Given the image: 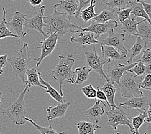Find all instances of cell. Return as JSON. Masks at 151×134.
<instances>
[{"mask_svg":"<svg viewBox=\"0 0 151 134\" xmlns=\"http://www.w3.org/2000/svg\"><path fill=\"white\" fill-rule=\"evenodd\" d=\"M52 14L43 17V22L47 27L48 34L56 33L59 37H63L68 32L76 33L82 30V27L71 22L66 13L58 12L54 5Z\"/></svg>","mask_w":151,"mask_h":134,"instance_id":"6da1fadb","label":"cell"},{"mask_svg":"<svg viewBox=\"0 0 151 134\" xmlns=\"http://www.w3.org/2000/svg\"><path fill=\"white\" fill-rule=\"evenodd\" d=\"M75 59L73 54H69L65 56L63 55L59 56V61L54 70L52 71V75L55 80L58 81L60 84V94L63 95V83L65 80L67 82L74 84L76 74L73 70V67Z\"/></svg>","mask_w":151,"mask_h":134,"instance_id":"7a4b0ae2","label":"cell"},{"mask_svg":"<svg viewBox=\"0 0 151 134\" xmlns=\"http://www.w3.org/2000/svg\"><path fill=\"white\" fill-rule=\"evenodd\" d=\"M37 58H32L30 56L28 43H23L18 52L14 56L10 57L7 61L11 65L16 76L19 77L24 85H25L26 70L29 63L31 61H36Z\"/></svg>","mask_w":151,"mask_h":134,"instance_id":"3957f363","label":"cell"},{"mask_svg":"<svg viewBox=\"0 0 151 134\" xmlns=\"http://www.w3.org/2000/svg\"><path fill=\"white\" fill-rule=\"evenodd\" d=\"M142 80V75L137 76L132 72L126 71L120 80L119 84L121 95L128 99L142 97L143 93L139 88V84Z\"/></svg>","mask_w":151,"mask_h":134,"instance_id":"277c9868","label":"cell"},{"mask_svg":"<svg viewBox=\"0 0 151 134\" xmlns=\"http://www.w3.org/2000/svg\"><path fill=\"white\" fill-rule=\"evenodd\" d=\"M27 92H29V88L25 85V88L18 98L15 101L11 102L7 108L2 110L3 114L6 115L17 125H22L25 123V95Z\"/></svg>","mask_w":151,"mask_h":134,"instance_id":"5b68a950","label":"cell"},{"mask_svg":"<svg viewBox=\"0 0 151 134\" xmlns=\"http://www.w3.org/2000/svg\"><path fill=\"white\" fill-rule=\"evenodd\" d=\"M127 110V108L125 106H117L116 108H111L109 111L105 112V114L108 118V124L112 126L113 130H117L119 125L127 126L130 129V132L135 134L131 124V118Z\"/></svg>","mask_w":151,"mask_h":134,"instance_id":"8992f818","label":"cell"},{"mask_svg":"<svg viewBox=\"0 0 151 134\" xmlns=\"http://www.w3.org/2000/svg\"><path fill=\"white\" fill-rule=\"evenodd\" d=\"M84 54L86 57V63L89 68L98 73L102 78H105L106 81H109L107 75L104 72V65L109 63L111 61L105 58L103 56L98 55L95 47L90 51L85 52Z\"/></svg>","mask_w":151,"mask_h":134,"instance_id":"52a82bcc","label":"cell"},{"mask_svg":"<svg viewBox=\"0 0 151 134\" xmlns=\"http://www.w3.org/2000/svg\"><path fill=\"white\" fill-rule=\"evenodd\" d=\"M58 39H59V36L56 33H52L50 34V35L48 36L47 38L44 39L43 41H40L42 45L36 48V49L42 50L40 56L37 57L36 59V67H38L40 66L45 58L50 56L52 54L57 45Z\"/></svg>","mask_w":151,"mask_h":134,"instance_id":"ba28073f","label":"cell"},{"mask_svg":"<svg viewBox=\"0 0 151 134\" xmlns=\"http://www.w3.org/2000/svg\"><path fill=\"white\" fill-rule=\"evenodd\" d=\"M114 29H112L109 32V35L101 41V46H111L118 50L120 53L127 55L128 50L124 45L125 35L123 33H116Z\"/></svg>","mask_w":151,"mask_h":134,"instance_id":"9c48e42d","label":"cell"},{"mask_svg":"<svg viewBox=\"0 0 151 134\" xmlns=\"http://www.w3.org/2000/svg\"><path fill=\"white\" fill-rule=\"evenodd\" d=\"M45 10V6L44 5L40 6L38 11L32 18L29 19H26L25 25L24 27L25 29L35 30L40 34H42L43 38L45 39L48 37V34L45 33L43 31V27H46L45 24L43 22L44 12Z\"/></svg>","mask_w":151,"mask_h":134,"instance_id":"30bf717a","label":"cell"},{"mask_svg":"<svg viewBox=\"0 0 151 134\" xmlns=\"http://www.w3.org/2000/svg\"><path fill=\"white\" fill-rule=\"evenodd\" d=\"M26 14L20 12H16L10 22H6V27L11 32L18 37V43H20V37H25L27 32L24 30L26 20Z\"/></svg>","mask_w":151,"mask_h":134,"instance_id":"8fae6325","label":"cell"},{"mask_svg":"<svg viewBox=\"0 0 151 134\" xmlns=\"http://www.w3.org/2000/svg\"><path fill=\"white\" fill-rule=\"evenodd\" d=\"M91 25L86 28L82 29V31H87L94 34L96 39L99 38L102 34L109 33L112 29H115L118 27V23L116 20L109 21L104 23H97L95 21L91 20Z\"/></svg>","mask_w":151,"mask_h":134,"instance_id":"7c38bea8","label":"cell"},{"mask_svg":"<svg viewBox=\"0 0 151 134\" xmlns=\"http://www.w3.org/2000/svg\"><path fill=\"white\" fill-rule=\"evenodd\" d=\"M136 63H133L128 65L123 64H116L114 66L109 67L107 68V77L112 83L116 84L119 85V81L122 77L123 74L126 71L131 69L136 64Z\"/></svg>","mask_w":151,"mask_h":134,"instance_id":"4fadbf2b","label":"cell"},{"mask_svg":"<svg viewBox=\"0 0 151 134\" xmlns=\"http://www.w3.org/2000/svg\"><path fill=\"white\" fill-rule=\"evenodd\" d=\"M151 102L147 97H134L128 99L126 101L119 102V106H125L127 109H137L138 110L147 111Z\"/></svg>","mask_w":151,"mask_h":134,"instance_id":"5bb4252c","label":"cell"},{"mask_svg":"<svg viewBox=\"0 0 151 134\" xmlns=\"http://www.w3.org/2000/svg\"><path fill=\"white\" fill-rule=\"evenodd\" d=\"M71 43H76L80 46H88L92 44H98L99 41L95 38L93 33L87 31H80L74 33L70 38Z\"/></svg>","mask_w":151,"mask_h":134,"instance_id":"9a60e30c","label":"cell"},{"mask_svg":"<svg viewBox=\"0 0 151 134\" xmlns=\"http://www.w3.org/2000/svg\"><path fill=\"white\" fill-rule=\"evenodd\" d=\"M95 104L85 112V115L91 121L98 123L101 119V117L105 113V108L107 106L105 102L95 99Z\"/></svg>","mask_w":151,"mask_h":134,"instance_id":"2e32d148","label":"cell"},{"mask_svg":"<svg viewBox=\"0 0 151 134\" xmlns=\"http://www.w3.org/2000/svg\"><path fill=\"white\" fill-rule=\"evenodd\" d=\"M70 106L69 102H59L56 106H49L47 108L48 121H51L57 118H60L65 116L67 108Z\"/></svg>","mask_w":151,"mask_h":134,"instance_id":"e0dca14e","label":"cell"},{"mask_svg":"<svg viewBox=\"0 0 151 134\" xmlns=\"http://www.w3.org/2000/svg\"><path fill=\"white\" fill-rule=\"evenodd\" d=\"M54 5L58 12L66 13L70 17L75 16L78 9V0H61Z\"/></svg>","mask_w":151,"mask_h":134,"instance_id":"ac0fdd59","label":"cell"},{"mask_svg":"<svg viewBox=\"0 0 151 134\" xmlns=\"http://www.w3.org/2000/svg\"><path fill=\"white\" fill-rule=\"evenodd\" d=\"M122 23L120 26V29L125 34H128L129 37L130 36H138V25L139 22H137L135 18H129L127 19H125Z\"/></svg>","mask_w":151,"mask_h":134,"instance_id":"d6986e66","label":"cell"},{"mask_svg":"<svg viewBox=\"0 0 151 134\" xmlns=\"http://www.w3.org/2000/svg\"><path fill=\"white\" fill-rule=\"evenodd\" d=\"M26 75L27 80L26 81L25 85H27L29 88L32 86H36V87L42 88L46 90L47 88L44 85L41 84L39 78V72H37L36 68H27L26 70Z\"/></svg>","mask_w":151,"mask_h":134,"instance_id":"ffe728a7","label":"cell"},{"mask_svg":"<svg viewBox=\"0 0 151 134\" xmlns=\"http://www.w3.org/2000/svg\"><path fill=\"white\" fill-rule=\"evenodd\" d=\"M102 56L105 58L109 59L111 61L123 59L127 57L126 54L120 53L116 48L111 46H101Z\"/></svg>","mask_w":151,"mask_h":134,"instance_id":"44dd1931","label":"cell"},{"mask_svg":"<svg viewBox=\"0 0 151 134\" xmlns=\"http://www.w3.org/2000/svg\"><path fill=\"white\" fill-rule=\"evenodd\" d=\"M79 134H95L97 129L102 128L96 123L82 121L76 123Z\"/></svg>","mask_w":151,"mask_h":134,"instance_id":"7402d4cb","label":"cell"},{"mask_svg":"<svg viewBox=\"0 0 151 134\" xmlns=\"http://www.w3.org/2000/svg\"><path fill=\"white\" fill-rule=\"evenodd\" d=\"M139 36L145 42H151V24L145 19L139 21L138 25Z\"/></svg>","mask_w":151,"mask_h":134,"instance_id":"603a6c76","label":"cell"},{"mask_svg":"<svg viewBox=\"0 0 151 134\" xmlns=\"http://www.w3.org/2000/svg\"><path fill=\"white\" fill-rule=\"evenodd\" d=\"M147 45V43L139 36H137L136 43L129 50V59L127 61L128 64L133 63V59L142 52L143 49Z\"/></svg>","mask_w":151,"mask_h":134,"instance_id":"cb8c5ba5","label":"cell"},{"mask_svg":"<svg viewBox=\"0 0 151 134\" xmlns=\"http://www.w3.org/2000/svg\"><path fill=\"white\" fill-rule=\"evenodd\" d=\"M100 88L107 97L111 108H116L117 106L114 102V96L116 92V88L114 87V85L110 81H106L105 83Z\"/></svg>","mask_w":151,"mask_h":134,"instance_id":"d4e9b609","label":"cell"},{"mask_svg":"<svg viewBox=\"0 0 151 134\" xmlns=\"http://www.w3.org/2000/svg\"><path fill=\"white\" fill-rule=\"evenodd\" d=\"M39 78L41 84L44 85L45 87L47 88L45 90V92L47 93L48 94H49L51 96V97L53 98L54 100H56L58 102H64L67 101L64 99L63 95H61L60 94V92H58L56 89L53 88L49 82L43 80L42 77V74H41V72H39Z\"/></svg>","mask_w":151,"mask_h":134,"instance_id":"484cf974","label":"cell"},{"mask_svg":"<svg viewBox=\"0 0 151 134\" xmlns=\"http://www.w3.org/2000/svg\"><path fill=\"white\" fill-rule=\"evenodd\" d=\"M130 7H131V12L130 14H132L135 17H139V18H142L144 19L147 20V21L151 24V21L149 18L148 15L147 14L146 12L144 10L143 5L141 4L139 2H138L137 0L134 1H131L130 3Z\"/></svg>","mask_w":151,"mask_h":134,"instance_id":"4316f807","label":"cell"},{"mask_svg":"<svg viewBox=\"0 0 151 134\" xmlns=\"http://www.w3.org/2000/svg\"><path fill=\"white\" fill-rule=\"evenodd\" d=\"M76 76V80L75 81L74 84L82 85L86 82L89 78V74L92 71V69L89 67H83L81 68H76L74 70Z\"/></svg>","mask_w":151,"mask_h":134,"instance_id":"83f0119b","label":"cell"},{"mask_svg":"<svg viewBox=\"0 0 151 134\" xmlns=\"http://www.w3.org/2000/svg\"><path fill=\"white\" fill-rule=\"evenodd\" d=\"M95 3L96 0H91L90 5L87 7L82 10L80 13L79 16L81 17V18L84 21L85 23H87L89 21H91L92 18H95L96 16L98 15V14L95 12Z\"/></svg>","mask_w":151,"mask_h":134,"instance_id":"f1b7e54d","label":"cell"},{"mask_svg":"<svg viewBox=\"0 0 151 134\" xmlns=\"http://www.w3.org/2000/svg\"><path fill=\"white\" fill-rule=\"evenodd\" d=\"M3 17L1 19V21L0 23V39L5 38L7 37H13L18 38L19 40L18 37L15 34H14L11 30H10L8 27H6V10L5 7H3Z\"/></svg>","mask_w":151,"mask_h":134,"instance_id":"f546056e","label":"cell"},{"mask_svg":"<svg viewBox=\"0 0 151 134\" xmlns=\"http://www.w3.org/2000/svg\"><path fill=\"white\" fill-rule=\"evenodd\" d=\"M114 13L115 10L113 9H111V10H104L100 14H98L97 16L92 18L91 20L95 21L96 22L100 23H104L109 21L116 20V16H114Z\"/></svg>","mask_w":151,"mask_h":134,"instance_id":"4dcf8cb0","label":"cell"},{"mask_svg":"<svg viewBox=\"0 0 151 134\" xmlns=\"http://www.w3.org/2000/svg\"><path fill=\"white\" fill-rule=\"evenodd\" d=\"M139 112V114L134 118H131V124L134 130L135 131V134H139V129L143 124L145 123V119L147 118V112L143 110H138Z\"/></svg>","mask_w":151,"mask_h":134,"instance_id":"1f68e13d","label":"cell"},{"mask_svg":"<svg viewBox=\"0 0 151 134\" xmlns=\"http://www.w3.org/2000/svg\"><path fill=\"white\" fill-rule=\"evenodd\" d=\"M130 72H132L137 76H141L143 75H147L150 74L151 72V65H146L144 64L140 60L138 61L136 64L131 69L128 70Z\"/></svg>","mask_w":151,"mask_h":134,"instance_id":"d6a6232c","label":"cell"},{"mask_svg":"<svg viewBox=\"0 0 151 134\" xmlns=\"http://www.w3.org/2000/svg\"><path fill=\"white\" fill-rule=\"evenodd\" d=\"M25 121H28L30 122L32 125L35 127V128L38 130V131L40 132L41 134H65L64 132H60V133H58L56 130L54 129H53L52 125H50L49 126H42L40 125H38L37 124H36V123H34V121L31 119H29L28 118L25 117Z\"/></svg>","mask_w":151,"mask_h":134,"instance_id":"836d02e7","label":"cell"},{"mask_svg":"<svg viewBox=\"0 0 151 134\" xmlns=\"http://www.w3.org/2000/svg\"><path fill=\"white\" fill-rule=\"evenodd\" d=\"M130 0H109V2L105 3V5L111 9L117 8L120 10L127 8L130 6Z\"/></svg>","mask_w":151,"mask_h":134,"instance_id":"e575fe53","label":"cell"},{"mask_svg":"<svg viewBox=\"0 0 151 134\" xmlns=\"http://www.w3.org/2000/svg\"><path fill=\"white\" fill-rule=\"evenodd\" d=\"M81 91L87 99H96V89H95L92 85H88L86 87H83Z\"/></svg>","mask_w":151,"mask_h":134,"instance_id":"d590c367","label":"cell"},{"mask_svg":"<svg viewBox=\"0 0 151 134\" xmlns=\"http://www.w3.org/2000/svg\"><path fill=\"white\" fill-rule=\"evenodd\" d=\"M131 10H132L131 7H127L125 9L120 10L119 11L116 12L120 23H122L123 21H125V19H127L130 18Z\"/></svg>","mask_w":151,"mask_h":134,"instance_id":"8d00e7d4","label":"cell"},{"mask_svg":"<svg viewBox=\"0 0 151 134\" xmlns=\"http://www.w3.org/2000/svg\"><path fill=\"white\" fill-rule=\"evenodd\" d=\"M143 52V55L139 60L146 66L151 65V49L149 48L144 50Z\"/></svg>","mask_w":151,"mask_h":134,"instance_id":"74e56055","label":"cell"},{"mask_svg":"<svg viewBox=\"0 0 151 134\" xmlns=\"http://www.w3.org/2000/svg\"><path fill=\"white\" fill-rule=\"evenodd\" d=\"M139 88L151 91V74H147L139 84Z\"/></svg>","mask_w":151,"mask_h":134,"instance_id":"f35d334b","label":"cell"},{"mask_svg":"<svg viewBox=\"0 0 151 134\" xmlns=\"http://www.w3.org/2000/svg\"><path fill=\"white\" fill-rule=\"evenodd\" d=\"M78 9L77 12L76 13L75 17L76 18H78L79 17V15H80V13L83 9H85L87 7L88 5L90 4L91 0H78Z\"/></svg>","mask_w":151,"mask_h":134,"instance_id":"ab89813d","label":"cell"},{"mask_svg":"<svg viewBox=\"0 0 151 134\" xmlns=\"http://www.w3.org/2000/svg\"><path fill=\"white\" fill-rule=\"evenodd\" d=\"M96 99H97L98 100L101 101L102 102H105V104H107L109 105V106L110 108H111V105L109 104V102L107 100V98L106 97L105 94L104 93L100 88H96Z\"/></svg>","mask_w":151,"mask_h":134,"instance_id":"60d3db41","label":"cell"},{"mask_svg":"<svg viewBox=\"0 0 151 134\" xmlns=\"http://www.w3.org/2000/svg\"><path fill=\"white\" fill-rule=\"evenodd\" d=\"M138 2H139L143 6L144 10L146 12V14L148 15L149 18L151 21V4L150 3H147L145 2H143L142 0H137Z\"/></svg>","mask_w":151,"mask_h":134,"instance_id":"b9f144b4","label":"cell"},{"mask_svg":"<svg viewBox=\"0 0 151 134\" xmlns=\"http://www.w3.org/2000/svg\"><path fill=\"white\" fill-rule=\"evenodd\" d=\"M8 54H5L0 56V75H1L3 72V68L7 64Z\"/></svg>","mask_w":151,"mask_h":134,"instance_id":"7bdbcfd3","label":"cell"},{"mask_svg":"<svg viewBox=\"0 0 151 134\" xmlns=\"http://www.w3.org/2000/svg\"><path fill=\"white\" fill-rule=\"evenodd\" d=\"M147 118L145 119V122L147 123H151V102L149 104V106L148 109L147 110Z\"/></svg>","mask_w":151,"mask_h":134,"instance_id":"ee69618b","label":"cell"},{"mask_svg":"<svg viewBox=\"0 0 151 134\" xmlns=\"http://www.w3.org/2000/svg\"><path fill=\"white\" fill-rule=\"evenodd\" d=\"M29 2L31 6L36 7V6H40L43 3V0H29Z\"/></svg>","mask_w":151,"mask_h":134,"instance_id":"f6af8a7d","label":"cell"},{"mask_svg":"<svg viewBox=\"0 0 151 134\" xmlns=\"http://www.w3.org/2000/svg\"><path fill=\"white\" fill-rule=\"evenodd\" d=\"M148 125V128H147V132L145 133V134H151V123H147Z\"/></svg>","mask_w":151,"mask_h":134,"instance_id":"bcb514c9","label":"cell"},{"mask_svg":"<svg viewBox=\"0 0 151 134\" xmlns=\"http://www.w3.org/2000/svg\"><path fill=\"white\" fill-rule=\"evenodd\" d=\"M143 2H145L147 3H150L151 4V0H142Z\"/></svg>","mask_w":151,"mask_h":134,"instance_id":"7dc6e473","label":"cell"},{"mask_svg":"<svg viewBox=\"0 0 151 134\" xmlns=\"http://www.w3.org/2000/svg\"><path fill=\"white\" fill-rule=\"evenodd\" d=\"M2 95H3V93L1 92H0V105H1V100L2 99Z\"/></svg>","mask_w":151,"mask_h":134,"instance_id":"c3c4849f","label":"cell"},{"mask_svg":"<svg viewBox=\"0 0 151 134\" xmlns=\"http://www.w3.org/2000/svg\"><path fill=\"white\" fill-rule=\"evenodd\" d=\"M115 134H122V133H119V132H118V133H116Z\"/></svg>","mask_w":151,"mask_h":134,"instance_id":"681fc988","label":"cell"},{"mask_svg":"<svg viewBox=\"0 0 151 134\" xmlns=\"http://www.w3.org/2000/svg\"><path fill=\"white\" fill-rule=\"evenodd\" d=\"M105 1V0H102V1H101V3H103V2H104Z\"/></svg>","mask_w":151,"mask_h":134,"instance_id":"f907efd6","label":"cell"},{"mask_svg":"<svg viewBox=\"0 0 151 134\" xmlns=\"http://www.w3.org/2000/svg\"><path fill=\"white\" fill-rule=\"evenodd\" d=\"M1 125H0V128H1ZM0 133H1V131H0Z\"/></svg>","mask_w":151,"mask_h":134,"instance_id":"816d5d0a","label":"cell"},{"mask_svg":"<svg viewBox=\"0 0 151 134\" xmlns=\"http://www.w3.org/2000/svg\"><path fill=\"white\" fill-rule=\"evenodd\" d=\"M13 1H15V0H13Z\"/></svg>","mask_w":151,"mask_h":134,"instance_id":"f5cc1de1","label":"cell"},{"mask_svg":"<svg viewBox=\"0 0 151 134\" xmlns=\"http://www.w3.org/2000/svg\"><path fill=\"white\" fill-rule=\"evenodd\" d=\"M144 134H145V133H144Z\"/></svg>","mask_w":151,"mask_h":134,"instance_id":"db71d44e","label":"cell"}]
</instances>
